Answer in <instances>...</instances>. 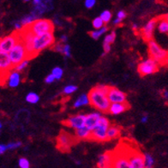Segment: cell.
<instances>
[{
  "instance_id": "1",
  "label": "cell",
  "mask_w": 168,
  "mask_h": 168,
  "mask_svg": "<svg viewBox=\"0 0 168 168\" xmlns=\"http://www.w3.org/2000/svg\"><path fill=\"white\" fill-rule=\"evenodd\" d=\"M20 32L21 40L24 43L29 54V59H33L46 48H49L55 43L53 33H45L35 35L24 28Z\"/></svg>"
},
{
  "instance_id": "2",
  "label": "cell",
  "mask_w": 168,
  "mask_h": 168,
  "mask_svg": "<svg viewBox=\"0 0 168 168\" xmlns=\"http://www.w3.org/2000/svg\"><path fill=\"white\" fill-rule=\"evenodd\" d=\"M109 86L99 84L92 88L88 93L89 104L93 106L95 109L101 112H107L110 106V101L107 97V90Z\"/></svg>"
},
{
  "instance_id": "3",
  "label": "cell",
  "mask_w": 168,
  "mask_h": 168,
  "mask_svg": "<svg viewBox=\"0 0 168 168\" xmlns=\"http://www.w3.org/2000/svg\"><path fill=\"white\" fill-rule=\"evenodd\" d=\"M54 28L55 26L53 22L48 19H40V18L34 20L29 26L24 27L25 29L29 31L30 33L35 35L43 34L45 33H53Z\"/></svg>"
},
{
  "instance_id": "4",
  "label": "cell",
  "mask_w": 168,
  "mask_h": 168,
  "mask_svg": "<svg viewBox=\"0 0 168 168\" xmlns=\"http://www.w3.org/2000/svg\"><path fill=\"white\" fill-rule=\"evenodd\" d=\"M147 49L150 58L155 60L159 65H165L168 62V51L164 49L155 40L147 41Z\"/></svg>"
},
{
  "instance_id": "5",
  "label": "cell",
  "mask_w": 168,
  "mask_h": 168,
  "mask_svg": "<svg viewBox=\"0 0 168 168\" xmlns=\"http://www.w3.org/2000/svg\"><path fill=\"white\" fill-rule=\"evenodd\" d=\"M110 124L111 123L109 120L106 117L101 116L97 124L91 130V138L90 139L97 141V142L107 141L106 131Z\"/></svg>"
},
{
  "instance_id": "6",
  "label": "cell",
  "mask_w": 168,
  "mask_h": 168,
  "mask_svg": "<svg viewBox=\"0 0 168 168\" xmlns=\"http://www.w3.org/2000/svg\"><path fill=\"white\" fill-rule=\"evenodd\" d=\"M9 56H10V59L11 61L13 67L18 65L19 63H21L23 60L29 59L28 51L22 40H20L14 45V47L9 51Z\"/></svg>"
},
{
  "instance_id": "7",
  "label": "cell",
  "mask_w": 168,
  "mask_h": 168,
  "mask_svg": "<svg viewBox=\"0 0 168 168\" xmlns=\"http://www.w3.org/2000/svg\"><path fill=\"white\" fill-rule=\"evenodd\" d=\"M159 65H160L155 60L149 57L148 59H144L139 63L137 70L142 76H146L157 72L159 70Z\"/></svg>"
},
{
  "instance_id": "8",
  "label": "cell",
  "mask_w": 168,
  "mask_h": 168,
  "mask_svg": "<svg viewBox=\"0 0 168 168\" xmlns=\"http://www.w3.org/2000/svg\"><path fill=\"white\" fill-rule=\"evenodd\" d=\"M20 40H21V35H20L19 31H15L10 35L1 38L0 39V51L9 52Z\"/></svg>"
},
{
  "instance_id": "9",
  "label": "cell",
  "mask_w": 168,
  "mask_h": 168,
  "mask_svg": "<svg viewBox=\"0 0 168 168\" xmlns=\"http://www.w3.org/2000/svg\"><path fill=\"white\" fill-rule=\"evenodd\" d=\"M76 140L77 139L76 138L75 136H72L65 131L61 132L57 138L58 147L63 152L69 151L71 146L76 142Z\"/></svg>"
},
{
  "instance_id": "10",
  "label": "cell",
  "mask_w": 168,
  "mask_h": 168,
  "mask_svg": "<svg viewBox=\"0 0 168 168\" xmlns=\"http://www.w3.org/2000/svg\"><path fill=\"white\" fill-rule=\"evenodd\" d=\"M85 117H86L85 114H81V113L76 114L68 117L63 123L65 126L70 129H73L75 131L85 126Z\"/></svg>"
},
{
  "instance_id": "11",
  "label": "cell",
  "mask_w": 168,
  "mask_h": 168,
  "mask_svg": "<svg viewBox=\"0 0 168 168\" xmlns=\"http://www.w3.org/2000/svg\"><path fill=\"white\" fill-rule=\"evenodd\" d=\"M107 97L110 103L127 102V95L114 87H110L107 90Z\"/></svg>"
},
{
  "instance_id": "12",
  "label": "cell",
  "mask_w": 168,
  "mask_h": 168,
  "mask_svg": "<svg viewBox=\"0 0 168 168\" xmlns=\"http://www.w3.org/2000/svg\"><path fill=\"white\" fill-rule=\"evenodd\" d=\"M156 24H157V18L151 19L146 24L143 26V28L141 30V35L142 39L145 41H149L150 40H153L154 31L156 29Z\"/></svg>"
},
{
  "instance_id": "13",
  "label": "cell",
  "mask_w": 168,
  "mask_h": 168,
  "mask_svg": "<svg viewBox=\"0 0 168 168\" xmlns=\"http://www.w3.org/2000/svg\"><path fill=\"white\" fill-rule=\"evenodd\" d=\"M13 70V65L10 59L9 52L0 51V76H6Z\"/></svg>"
},
{
  "instance_id": "14",
  "label": "cell",
  "mask_w": 168,
  "mask_h": 168,
  "mask_svg": "<svg viewBox=\"0 0 168 168\" xmlns=\"http://www.w3.org/2000/svg\"><path fill=\"white\" fill-rule=\"evenodd\" d=\"M127 158L130 163V168H145L143 154L138 152H131L127 155Z\"/></svg>"
},
{
  "instance_id": "15",
  "label": "cell",
  "mask_w": 168,
  "mask_h": 168,
  "mask_svg": "<svg viewBox=\"0 0 168 168\" xmlns=\"http://www.w3.org/2000/svg\"><path fill=\"white\" fill-rule=\"evenodd\" d=\"M21 81H22V76L19 71L14 70L8 73L6 76V83L10 88H15L18 87Z\"/></svg>"
},
{
  "instance_id": "16",
  "label": "cell",
  "mask_w": 168,
  "mask_h": 168,
  "mask_svg": "<svg viewBox=\"0 0 168 168\" xmlns=\"http://www.w3.org/2000/svg\"><path fill=\"white\" fill-rule=\"evenodd\" d=\"M129 109H130V105L127 102L111 103L107 112H109L112 115H119Z\"/></svg>"
},
{
  "instance_id": "17",
  "label": "cell",
  "mask_w": 168,
  "mask_h": 168,
  "mask_svg": "<svg viewBox=\"0 0 168 168\" xmlns=\"http://www.w3.org/2000/svg\"><path fill=\"white\" fill-rule=\"evenodd\" d=\"M101 116L102 115H101V112H91V113L87 114L85 117V126L89 130H92L99 122Z\"/></svg>"
},
{
  "instance_id": "18",
  "label": "cell",
  "mask_w": 168,
  "mask_h": 168,
  "mask_svg": "<svg viewBox=\"0 0 168 168\" xmlns=\"http://www.w3.org/2000/svg\"><path fill=\"white\" fill-rule=\"evenodd\" d=\"M112 167L116 168H130V163L127 155H117L112 157Z\"/></svg>"
},
{
  "instance_id": "19",
  "label": "cell",
  "mask_w": 168,
  "mask_h": 168,
  "mask_svg": "<svg viewBox=\"0 0 168 168\" xmlns=\"http://www.w3.org/2000/svg\"><path fill=\"white\" fill-rule=\"evenodd\" d=\"M112 156L110 153H105L99 155L98 161H97V167L100 168L110 167H112Z\"/></svg>"
},
{
  "instance_id": "20",
  "label": "cell",
  "mask_w": 168,
  "mask_h": 168,
  "mask_svg": "<svg viewBox=\"0 0 168 168\" xmlns=\"http://www.w3.org/2000/svg\"><path fill=\"white\" fill-rule=\"evenodd\" d=\"M75 136L77 140H88L91 138V130L86 126L75 130Z\"/></svg>"
},
{
  "instance_id": "21",
  "label": "cell",
  "mask_w": 168,
  "mask_h": 168,
  "mask_svg": "<svg viewBox=\"0 0 168 168\" xmlns=\"http://www.w3.org/2000/svg\"><path fill=\"white\" fill-rule=\"evenodd\" d=\"M157 30L163 34H168V22L165 16H161L157 18V24H156Z\"/></svg>"
},
{
  "instance_id": "22",
  "label": "cell",
  "mask_w": 168,
  "mask_h": 168,
  "mask_svg": "<svg viewBox=\"0 0 168 168\" xmlns=\"http://www.w3.org/2000/svg\"><path fill=\"white\" fill-rule=\"evenodd\" d=\"M120 132H121L120 128H118L116 125L110 124V126L107 129V131H106L107 140H113V139L117 138L120 136Z\"/></svg>"
},
{
  "instance_id": "23",
  "label": "cell",
  "mask_w": 168,
  "mask_h": 168,
  "mask_svg": "<svg viewBox=\"0 0 168 168\" xmlns=\"http://www.w3.org/2000/svg\"><path fill=\"white\" fill-rule=\"evenodd\" d=\"M89 104V98H88V94H82V95H79V97L75 101L73 104V107L77 109L80 108L81 106H87Z\"/></svg>"
},
{
  "instance_id": "24",
  "label": "cell",
  "mask_w": 168,
  "mask_h": 168,
  "mask_svg": "<svg viewBox=\"0 0 168 168\" xmlns=\"http://www.w3.org/2000/svg\"><path fill=\"white\" fill-rule=\"evenodd\" d=\"M107 31H108V28L105 25V26H103L102 28H101V29H95L93 30V31H91V32H89V35H90V37H91L92 39H94V40H99V39L102 36V35H104Z\"/></svg>"
},
{
  "instance_id": "25",
  "label": "cell",
  "mask_w": 168,
  "mask_h": 168,
  "mask_svg": "<svg viewBox=\"0 0 168 168\" xmlns=\"http://www.w3.org/2000/svg\"><path fill=\"white\" fill-rule=\"evenodd\" d=\"M143 160H144V167H153V165H154V159L150 153H143Z\"/></svg>"
},
{
  "instance_id": "26",
  "label": "cell",
  "mask_w": 168,
  "mask_h": 168,
  "mask_svg": "<svg viewBox=\"0 0 168 168\" xmlns=\"http://www.w3.org/2000/svg\"><path fill=\"white\" fill-rule=\"evenodd\" d=\"M26 101L29 104H37L40 101V96L34 92H30L26 95Z\"/></svg>"
},
{
  "instance_id": "27",
  "label": "cell",
  "mask_w": 168,
  "mask_h": 168,
  "mask_svg": "<svg viewBox=\"0 0 168 168\" xmlns=\"http://www.w3.org/2000/svg\"><path fill=\"white\" fill-rule=\"evenodd\" d=\"M36 16L34 15L33 13H31L29 15H25L23 18H22V20L20 21L21 23H22V25L23 26V28L24 27H27V26H29V24H31L32 22H34V20H36Z\"/></svg>"
},
{
  "instance_id": "28",
  "label": "cell",
  "mask_w": 168,
  "mask_h": 168,
  "mask_svg": "<svg viewBox=\"0 0 168 168\" xmlns=\"http://www.w3.org/2000/svg\"><path fill=\"white\" fill-rule=\"evenodd\" d=\"M116 40V32L115 31H112L111 33L107 34L105 38H104V40H103V43L105 44H109L112 45Z\"/></svg>"
},
{
  "instance_id": "29",
  "label": "cell",
  "mask_w": 168,
  "mask_h": 168,
  "mask_svg": "<svg viewBox=\"0 0 168 168\" xmlns=\"http://www.w3.org/2000/svg\"><path fill=\"white\" fill-rule=\"evenodd\" d=\"M51 74L54 76V77L56 78V80H60L62 79L63 76H64V70L61 67H55L52 69Z\"/></svg>"
},
{
  "instance_id": "30",
  "label": "cell",
  "mask_w": 168,
  "mask_h": 168,
  "mask_svg": "<svg viewBox=\"0 0 168 168\" xmlns=\"http://www.w3.org/2000/svg\"><path fill=\"white\" fill-rule=\"evenodd\" d=\"M112 12H111L110 10H106L102 11V12L101 13V15H100V17L102 19L103 22H105V24H106V23H108V22H111V20H112Z\"/></svg>"
},
{
  "instance_id": "31",
  "label": "cell",
  "mask_w": 168,
  "mask_h": 168,
  "mask_svg": "<svg viewBox=\"0 0 168 168\" xmlns=\"http://www.w3.org/2000/svg\"><path fill=\"white\" fill-rule=\"evenodd\" d=\"M29 59H25V60L22 61L21 63H19L18 65L14 66V67H13V70L21 72V71L24 70L29 66Z\"/></svg>"
},
{
  "instance_id": "32",
  "label": "cell",
  "mask_w": 168,
  "mask_h": 168,
  "mask_svg": "<svg viewBox=\"0 0 168 168\" xmlns=\"http://www.w3.org/2000/svg\"><path fill=\"white\" fill-rule=\"evenodd\" d=\"M92 26L95 29H98L102 28L103 26H105V22H103V20L100 16H98V17H95L92 21Z\"/></svg>"
},
{
  "instance_id": "33",
  "label": "cell",
  "mask_w": 168,
  "mask_h": 168,
  "mask_svg": "<svg viewBox=\"0 0 168 168\" xmlns=\"http://www.w3.org/2000/svg\"><path fill=\"white\" fill-rule=\"evenodd\" d=\"M76 90H77V87L76 85L70 84V85H68V86L65 87L64 90H63V94L65 95H70L74 94Z\"/></svg>"
},
{
  "instance_id": "34",
  "label": "cell",
  "mask_w": 168,
  "mask_h": 168,
  "mask_svg": "<svg viewBox=\"0 0 168 168\" xmlns=\"http://www.w3.org/2000/svg\"><path fill=\"white\" fill-rule=\"evenodd\" d=\"M61 54H63L66 58H70V56H71V47H70V45L67 44V43L63 45V49H62Z\"/></svg>"
},
{
  "instance_id": "35",
  "label": "cell",
  "mask_w": 168,
  "mask_h": 168,
  "mask_svg": "<svg viewBox=\"0 0 168 168\" xmlns=\"http://www.w3.org/2000/svg\"><path fill=\"white\" fill-rule=\"evenodd\" d=\"M18 166L20 168H29L30 167V162L27 158L22 157L19 159L18 161Z\"/></svg>"
},
{
  "instance_id": "36",
  "label": "cell",
  "mask_w": 168,
  "mask_h": 168,
  "mask_svg": "<svg viewBox=\"0 0 168 168\" xmlns=\"http://www.w3.org/2000/svg\"><path fill=\"white\" fill-rule=\"evenodd\" d=\"M6 146H7V149H9V150H14V149H16V148L22 146V142H18V141L17 142H10V143L6 144Z\"/></svg>"
},
{
  "instance_id": "37",
  "label": "cell",
  "mask_w": 168,
  "mask_h": 168,
  "mask_svg": "<svg viewBox=\"0 0 168 168\" xmlns=\"http://www.w3.org/2000/svg\"><path fill=\"white\" fill-rule=\"evenodd\" d=\"M96 4V0H85L84 6L87 9H92Z\"/></svg>"
},
{
  "instance_id": "38",
  "label": "cell",
  "mask_w": 168,
  "mask_h": 168,
  "mask_svg": "<svg viewBox=\"0 0 168 168\" xmlns=\"http://www.w3.org/2000/svg\"><path fill=\"white\" fill-rule=\"evenodd\" d=\"M56 81V78L54 77V76L52 74H49L48 76H45V82L47 83V84H51V83H53L54 81Z\"/></svg>"
},
{
  "instance_id": "39",
  "label": "cell",
  "mask_w": 168,
  "mask_h": 168,
  "mask_svg": "<svg viewBox=\"0 0 168 168\" xmlns=\"http://www.w3.org/2000/svg\"><path fill=\"white\" fill-rule=\"evenodd\" d=\"M126 16H127L126 12H125L124 10H119V11L117 12V17H116V18H117L118 20H120V21H122V22H123V20L125 19V17H126Z\"/></svg>"
},
{
  "instance_id": "40",
  "label": "cell",
  "mask_w": 168,
  "mask_h": 168,
  "mask_svg": "<svg viewBox=\"0 0 168 168\" xmlns=\"http://www.w3.org/2000/svg\"><path fill=\"white\" fill-rule=\"evenodd\" d=\"M14 28H15V31H21L23 29V26L22 25L21 22L19 21V22H15L14 23Z\"/></svg>"
},
{
  "instance_id": "41",
  "label": "cell",
  "mask_w": 168,
  "mask_h": 168,
  "mask_svg": "<svg viewBox=\"0 0 168 168\" xmlns=\"http://www.w3.org/2000/svg\"><path fill=\"white\" fill-rule=\"evenodd\" d=\"M7 146L5 144L0 143V155H2L3 153H4L7 151Z\"/></svg>"
},
{
  "instance_id": "42",
  "label": "cell",
  "mask_w": 168,
  "mask_h": 168,
  "mask_svg": "<svg viewBox=\"0 0 168 168\" xmlns=\"http://www.w3.org/2000/svg\"><path fill=\"white\" fill-rule=\"evenodd\" d=\"M59 42H61V43H63V44L67 43V42H68V36H67L66 34L61 35L60 38H59Z\"/></svg>"
},
{
  "instance_id": "43",
  "label": "cell",
  "mask_w": 168,
  "mask_h": 168,
  "mask_svg": "<svg viewBox=\"0 0 168 168\" xmlns=\"http://www.w3.org/2000/svg\"><path fill=\"white\" fill-rule=\"evenodd\" d=\"M111 46H112V45L103 43V50H104V52H105V53L109 52V51H111Z\"/></svg>"
},
{
  "instance_id": "44",
  "label": "cell",
  "mask_w": 168,
  "mask_h": 168,
  "mask_svg": "<svg viewBox=\"0 0 168 168\" xmlns=\"http://www.w3.org/2000/svg\"><path fill=\"white\" fill-rule=\"evenodd\" d=\"M162 97L167 101H168V91L167 90H163L162 91Z\"/></svg>"
},
{
  "instance_id": "45",
  "label": "cell",
  "mask_w": 168,
  "mask_h": 168,
  "mask_svg": "<svg viewBox=\"0 0 168 168\" xmlns=\"http://www.w3.org/2000/svg\"><path fill=\"white\" fill-rule=\"evenodd\" d=\"M147 121H148V117L147 115H143L141 118V123L142 124H146Z\"/></svg>"
},
{
  "instance_id": "46",
  "label": "cell",
  "mask_w": 168,
  "mask_h": 168,
  "mask_svg": "<svg viewBox=\"0 0 168 168\" xmlns=\"http://www.w3.org/2000/svg\"><path fill=\"white\" fill-rule=\"evenodd\" d=\"M53 23H55L58 27H60L61 26V22H60V20L59 19H58V18H55L54 19V22H53Z\"/></svg>"
},
{
  "instance_id": "47",
  "label": "cell",
  "mask_w": 168,
  "mask_h": 168,
  "mask_svg": "<svg viewBox=\"0 0 168 168\" xmlns=\"http://www.w3.org/2000/svg\"><path fill=\"white\" fill-rule=\"evenodd\" d=\"M33 2H34V4L36 5V4H39L40 3L43 2V0H33Z\"/></svg>"
},
{
  "instance_id": "48",
  "label": "cell",
  "mask_w": 168,
  "mask_h": 168,
  "mask_svg": "<svg viewBox=\"0 0 168 168\" xmlns=\"http://www.w3.org/2000/svg\"><path fill=\"white\" fill-rule=\"evenodd\" d=\"M132 29L134 30H136L138 29V26H137V24H133L132 25Z\"/></svg>"
},
{
  "instance_id": "49",
  "label": "cell",
  "mask_w": 168,
  "mask_h": 168,
  "mask_svg": "<svg viewBox=\"0 0 168 168\" xmlns=\"http://www.w3.org/2000/svg\"><path fill=\"white\" fill-rule=\"evenodd\" d=\"M76 164H77V165H81V162L80 161H76Z\"/></svg>"
},
{
  "instance_id": "50",
  "label": "cell",
  "mask_w": 168,
  "mask_h": 168,
  "mask_svg": "<svg viewBox=\"0 0 168 168\" xmlns=\"http://www.w3.org/2000/svg\"><path fill=\"white\" fill-rule=\"evenodd\" d=\"M2 126H3V125H2V123L0 122V130H1V128H2Z\"/></svg>"
},
{
  "instance_id": "51",
  "label": "cell",
  "mask_w": 168,
  "mask_h": 168,
  "mask_svg": "<svg viewBox=\"0 0 168 168\" xmlns=\"http://www.w3.org/2000/svg\"><path fill=\"white\" fill-rule=\"evenodd\" d=\"M23 1H25V2H29V1H32V0H23Z\"/></svg>"
}]
</instances>
